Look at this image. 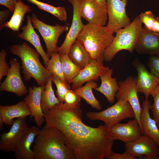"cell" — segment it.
Returning a JSON list of instances; mask_svg holds the SVG:
<instances>
[{"label": "cell", "mask_w": 159, "mask_h": 159, "mask_svg": "<svg viewBox=\"0 0 159 159\" xmlns=\"http://www.w3.org/2000/svg\"><path fill=\"white\" fill-rule=\"evenodd\" d=\"M46 124L60 130L67 146L76 159H108L114 142L105 125L89 126L82 122L80 107L72 108L60 103L44 113Z\"/></svg>", "instance_id": "cell-1"}, {"label": "cell", "mask_w": 159, "mask_h": 159, "mask_svg": "<svg viewBox=\"0 0 159 159\" xmlns=\"http://www.w3.org/2000/svg\"><path fill=\"white\" fill-rule=\"evenodd\" d=\"M32 150L34 159H76L65 144L63 133L46 124L36 137Z\"/></svg>", "instance_id": "cell-2"}, {"label": "cell", "mask_w": 159, "mask_h": 159, "mask_svg": "<svg viewBox=\"0 0 159 159\" xmlns=\"http://www.w3.org/2000/svg\"><path fill=\"white\" fill-rule=\"evenodd\" d=\"M11 53L19 57L21 61V67L26 81L34 79L39 85L44 86L52 74L42 64L39 59L40 54L26 42L14 44L10 48Z\"/></svg>", "instance_id": "cell-3"}, {"label": "cell", "mask_w": 159, "mask_h": 159, "mask_svg": "<svg viewBox=\"0 0 159 159\" xmlns=\"http://www.w3.org/2000/svg\"><path fill=\"white\" fill-rule=\"evenodd\" d=\"M106 26L90 23L85 25L77 40L84 46L92 59L103 64L106 49L114 38Z\"/></svg>", "instance_id": "cell-4"}, {"label": "cell", "mask_w": 159, "mask_h": 159, "mask_svg": "<svg viewBox=\"0 0 159 159\" xmlns=\"http://www.w3.org/2000/svg\"><path fill=\"white\" fill-rule=\"evenodd\" d=\"M143 27L138 16L128 25L117 30L112 43L105 50L104 60L111 61L118 52L122 50L132 53Z\"/></svg>", "instance_id": "cell-5"}, {"label": "cell", "mask_w": 159, "mask_h": 159, "mask_svg": "<svg viewBox=\"0 0 159 159\" xmlns=\"http://www.w3.org/2000/svg\"><path fill=\"white\" fill-rule=\"evenodd\" d=\"M86 115L91 120L103 122L105 125L109 128L124 120L135 117L130 104L124 99L117 100L115 104L102 111L88 112Z\"/></svg>", "instance_id": "cell-6"}, {"label": "cell", "mask_w": 159, "mask_h": 159, "mask_svg": "<svg viewBox=\"0 0 159 159\" xmlns=\"http://www.w3.org/2000/svg\"><path fill=\"white\" fill-rule=\"evenodd\" d=\"M31 17L34 27L39 32L44 40L47 54L50 58L52 53L56 52L59 38L62 34L68 31V25L57 24L54 26L47 24L39 19L34 13L32 14Z\"/></svg>", "instance_id": "cell-7"}, {"label": "cell", "mask_w": 159, "mask_h": 159, "mask_svg": "<svg viewBox=\"0 0 159 159\" xmlns=\"http://www.w3.org/2000/svg\"><path fill=\"white\" fill-rule=\"evenodd\" d=\"M127 2V0H106L108 20L106 26L110 32L114 33L131 23L126 11Z\"/></svg>", "instance_id": "cell-8"}, {"label": "cell", "mask_w": 159, "mask_h": 159, "mask_svg": "<svg viewBox=\"0 0 159 159\" xmlns=\"http://www.w3.org/2000/svg\"><path fill=\"white\" fill-rule=\"evenodd\" d=\"M118 83L119 89L116 94L115 98L117 100H125L129 103L135 113V119L138 120L141 128L140 117L142 108L138 95L136 77L129 76Z\"/></svg>", "instance_id": "cell-9"}, {"label": "cell", "mask_w": 159, "mask_h": 159, "mask_svg": "<svg viewBox=\"0 0 159 159\" xmlns=\"http://www.w3.org/2000/svg\"><path fill=\"white\" fill-rule=\"evenodd\" d=\"M126 152L138 159H159V147L150 137L142 134L136 140L125 144Z\"/></svg>", "instance_id": "cell-10"}, {"label": "cell", "mask_w": 159, "mask_h": 159, "mask_svg": "<svg viewBox=\"0 0 159 159\" xmlns=\"http://www.w3.org/2000/svg\"><path fill=\"white\" fill-rule=\"evenodd\" d=\"M28 127L26 117L14 120L10 130L4 132L0 136V149L5 152H14Z\"/></svg>", "instance_id": "cell-11"}, {"label": "cell", "mask_w": 159, "mask_h": 159, "mask_svg": "<svg viewBox=\"0 0 159 159\" xmlns=\"http://www.w3.org/2000/svg\"><path fill=\"white\" fill-rule=\"evenodd\" d=\"M10 67L4 81L1 83L0 90L12 92L21 97L26 94L28 90L22 79L19 62L15 58L10 60Z\"/></svg>", "instance_id": "cell-12"}, {"label": "cell", "mask_w": 159, "mask_h": 159, "mask_svg": "<svg viewBox=\"0 0 159 159\" xmlns=\"http://www.w3.org/2000/svg\"><path fill=\"white\" fill-rule=\"evenodd\" d=\"M72 5L73 14L72 24L62 45L58 47L56 52L60 54H67L72 44L76 40L80 33L83 29L80 8L82 0H68Z\"/></svg>", "instance_id": "cell-13"}, {"label": "cell", "mask_w": 159, "mask_h": 159, "mask_svg": "<svg viewBox=\"0 0 159 159\" xmlns=\"http://www.w3.org/2000/svg\"><path fill=\"white\" fill-rule=\"evenodd\" d=\"M80 13L82 18L88 23L104 26L107 23V6L96 0H82Z\"/></svg>", "instance_id": "cell-14"}, {"label": "cell", "mask_w": 159, "mask_h": 159, "mask_svg": "<svg viewBox=\"0 0 159 159\" xmlns=\"http://www.w3.org/2000/svg\"><path fill=\"white\" fill-rule=\"evenodd\" d=\"M109 130L114 140H120L125 144L135 141L143 134L139 122L135 119L126 123L118 122L109 128Z\"/></svg>", "instance_id": "cell-15"}, {"label": "cell", "mask_w": 159, "mask_h": 159, "mask_svg": "<svg viewBox=\"0 0 159 159\" xmlns=\"http://www.w3.org/2000/svg\"><path fill=\"white\" fill-rule=\"evenodd\" d=\"M132 64L138 73L136 83L138 92L143 93L145 98H148L159 84V78L148 71L144 64L138 59H135Z\"/></svg>", "instance_id": "cell-16"}, {"label": "cell", "mask_w": 159, "mask_h": 159, "mask_svg": "<svg viewBox=\"0 0 159 159\" xmlns=\"http://www.w3.org/2000/svg\"><path fill=\"white\" fill-rule=\"evenodd\" d=\"M109 69L108 67L104 66L103 64L92 59L89 63L81 70L72 81V90L81 87L85 82L97 80L102 74Z\"/></svg>", "instance_id": "cell-17"}, {"label": "cell", "mask_w": 159, "mask_h": 159, "mask_svg": "<svg viewBox=\"0 0 159 159\" xmlns=\"http://www.w3.org/2000/svg\"><path fill=\"white\" fill-rule=\"evenodd\" d=\"M135 50L139 54L159 55V33L143 27Z\"/></svg>", "instance_id": "cell-18"}, {"label": "cell", "mask_w": 159, "mask_h": 159, "mask_svg": "<svg viewBox=\"0 0 159 159\" xmlns=\"http://www.w3.org/2000/svg\"><path fill=\"white\" fill-rule=\"evenodd\" d=\"M44 86H30L28 94L24 98V100L29 107L37 126L40 127L45 121L44 114L41 105V98L42 92Z\"/></svg>", "instance_id": "cell-19"}, {"label": "cell", "mask_w": 159, "mask_h": 159, "mask_svg": "<svg viewBox=\"0 0 159 159\" xmlns=\"http://www.w3.org/2000/svg\"><path fill=\"white\" fill-rule=\"evenodd\" d=\"M151 105L148 98H145L143 102L140 117L141 128L143 134L153 139L159 147V129L155 121L150 117Z\"/></svg>", "instance_id": "cell-20"}, {"label": "cell", "mask_w": 159, "mask_h": 159, "mask_svg": "<svg viewBox=\"0 0 159 159\" xmlns=\"http://www.w3.org/2000/svg\"><path fill=\"white\" fill-rule=\"evenodd\" d=\"M21 32L19 33L18 37L21 39L27 41L31 44L39 54L47 67L50 58L44 50L42 46L39 36L35 30L32 24L31 16H27V23L21 28Z\"/></svg>", "instance_id": "cell-21"}, {"label": "cell", "mask_w": 159, "mask_h": 159, "mask_svg": "<svg viewBox=\"0 0 159 159\" xmlns=\"http://www.w3.org/2000/svg\"><path fill=\"white\" fill-rule=\"evenodd\" d=\"M38 127L32 126L29 128L21 138L14 152V158L17 159H34V153L31 148V145L39 132Z\"/></svg>", "instance_id": "cell-22"}, {"label": "cell", "mask_w": 159, "mask_h": 159, "mask_svg": "<svg viewBox=\"0 0 159 159\" xmlns=\"http://www.w3.org/2000/svg\"><path fill=\"white\" fill-rule=\"evenodd\" d=\"M31 115V112L24 100L12 105L0 106V117L6 125H12L14 118L26 117Z\"/></svg>", "instance_id": "cell-23"}, {"label": "cell", "mask_w": 159, "mask_h": 159, "mask_svg": "<svg viewBox=\"0 0 159 159\" xmlns=\"http://www.w3.org/2000/svg\"><path fill=\"white\" fill-rule=\"evenodd\" d=\"M113 70L109 69L100 77L101 81L100 86L94 90L103 94L110 103L115 100L116 94L118 90L119 85L115 77H112Z\"/></svg>", "instance_id": "cell-24"}, {"label": "cell", "mask_w": 159, "mask_h": 159, "mask_svg": "<svg viewBox=\"0 0 159 159\" xmlns=\"http://www.w3.org/2000/svg\"><path fill=\"white\" fill-rule=\"evenodd\" d=\"M67 54L72 61L82 69L85 67L92 59L83 45L77 40L71 46Z\"/></svg>", "instance_id": "cell-25"}, {"label": "cell", "mask_w": 159, "mask_h": 159, "mask_svg": "<svg viewBox=\"0 0 159 159\" xmlns=\"http://www.w3.org/2000/svg\"><path fill=\"white\" fill-rule=\"evenodd\" d=\"M32 10L31 7L25 4L21 0H18L13 15L10 20L6 23L5 27L18 32L25 15Z\"/></svg>", "instance_id": "cell-26"}, {"label": "cell", "mask_w": 159, "mask_h": 159, "mask_svg": "<svg viewBox=\"0 0 159 159\" xmlns=\"http://www.w3.org/2000/svg\"><path fill=\"white\" fill-rule=\"evenodd\" d=\"M98 85L95 81L87 82L85 85L73 90L78 95L83 99L87 103L93 108L98 110L102 108L99 101L96 99L93 92L92 89H95L98 87Z\"/></svg>", "instance_id": "cell-27"}, {"label": "cell", "mask_w": 159, "mask_h": 159, "mask_svg": "<svg viewBox=\"0 0 159 159\" xmlns=\"http://www.w3.org/2000/svg\"><path fill=\"white\" fill-rule=\"evenodd\" d=\"M50 77L45 85L41 95V105L44 113H45L60 102L55 95Z\"/></svg>", "instance_id": "cell-28"}, {"label": "cell", "mask_w": 159, "mask_h": 159, "mask_svg": "<svg viewBox=\"0 0 159 159\" xmlns=\"http://www.w3.org/2000/svg\"><path fill=\"white\" fill-rule=\"evenodd\" d=\"M60 57L65 80L68 83H71L82 69L72 61L67 54H60Z\"/></svg>", "instance_id": "cell-29"}, {"label": "cell", "mask_w": 159, "mask_h": 159, "mask_svg": "<svg viewBox=\"0 0 159 159\" xmlns=\"http://www.w3.org/2000/svg\"><path fill=\"white\" fill-rule=\"evenodd\" d=\"M36 5L40 10L48 12L61 21L67 22V14L65 8L62 6L55 7L37 0H26Z\"/></svg>", "instance_id": "cell-30"}, {"label": "cell", "mask_w": 159, "mask_h": 159, "mask_svg": "<svg viewBox=\"0 0 159 159\" xmlns=\"http://www.w3.org/2000/svg\"><path fill=\"white\" fill-rule=\"evenodd\" d=\"M50 57L46 68L52 75L56 76L62 81L67 82L64 77L60 54L57 52H54L52 54Z\"/></svg>", "instance_id": "cell-31"}, {"label": "cell", "mask_w": 159, "mask_h": 159, "mask_svg": "<svg viewBox=\"0 0 159 159\" xmlns=\"http://www.w3.org/2000/svg\"><path fill=\"white\" fill-rule=\"evenodd\" d=\"M51 78L57 87L56 93L57 98L60 103H64L65 96L67 92L71 89L69 84L62 81L56 76L53 75H52Z\"/></svg>", "instance_id": "cell-32"}, {"label": "cell", "mask_w": 159, "mask_h": 159, "mask_svg": "<svg viewBox=\"0 0 159 159\" xmlns=\"http://www.w3.org/2000/svg\"><path fill=\"white\" fill-rule=\"evenodd\" d=\"M151 95L153 98L154 103L151 105L150 110L152 112L153 118L159 127V84L151 92Z\"/></svg>", "instance_id": "cell-33"}, {"label": "cell", "mask_w": 159, "mask_h": 159, "mask_svg": "<svg viewBox=\"0 0 159 159\" xmlns=\"http://www.w3.org/2000/svg\"><path fill=\"white\" fill-rule=\"evenodd\" d=\"M82 97L77 95L72 90H69L64 97V103L66 105L72 108L80 107L81 105L80 102Z\"/></svg>", "instance_id": "cell-34"}, {"label": "cell", "mask_w": 159, "mask_h": 159, "mask_svg": "<svg viewBox=\"0 0 159 159\" xmlns=\"http://www.w3.org/2000/svg\"><path fill=\"white\" fill-rule=\"evenodd\" d=\"M143 26L147 29L151 31L154 23L155 18L154 14L150 11L141 12L138 16Z\"/></svg>", "instance_id": "cell-35"}, {"label": "cell", "mask_w": 159, "mask_h": 159, "mask_svg": "<svg viewBox=\"0 0 159 159\" xmlns=\"http://www.w3.org/2000/svg\"><path fill=\"white\" fill-rule=\"evenodd\" d=\"M148 66L150 70V72L159 78V55H149L148 59Z\"/></svg>", "instance_id": "cell-36"}, {"label": "cell", "mask_w": 159, "mask_h": 159, "mask_svg": "<svg viewBox=\"0 0 159 159\" xmlns=\"http://www.w3.org/2000/svg\"><path fill=\"white\" fill-rule=\"evenodd\" d=\"M7 53L4 49H2L0 52V81L3 77L6 76L10 69L6 60Z\"/></svg>", "instance_id": "cell-37"}, {"label": "cell", "mask_w": 159, "mask_h": 159, "mask_svg": "<svg viewBox=\"0 0 159 159\" xmlns=\"http://www.w3.org/2000/svg\"><path fill=\"white\" fill-rule=\"evenodd\" d=\"M137 157L126 151L122 153L113 152L108 159H137Z\"/></svg>", "instance_id": "cell-38"}, {"label": "cell", "mask_w": 159, "mask_h": 159, "mask_svg": "<svg viewBox=\"0 0 159 159\" xmlns=\"http://www.w3.org/2000/svg\"><path fill=\"white\" fill-rule=\"evenodd\" d=\"M10 13L9 10L4 9L0 11V30H2L5 27L6 21L8 19Z\"/></svg>", "instance_id": "cell-39"}, {"label": "cell", "mask_w": 159, "mask_h": 159, "mask_svg": "<svg viewBox=\"0 0 159 159\" xmlns=\"http://www.w3.org/2000/svg\"><path fill=\"white\" fill-rule=\"evenodd\" d=\"M18 0H0V4L7 8L9 11L13 13Z\"/></svg>", "instance_id": "cell-40"}, {"label": "cell", "mask_w": 159, "mask_h": 159, "mask_svg": "<svg viewBox=\"0 0 159 159\" xmlns=\"http://www.w3.org/2000/svg\"><path fill=\"white\" fill-rule=\"evenodd\" d=\"M151 31L159 33V16L155 17V21Z\"/></svg>", "instance_id": "cell-41"}, {"label": "cell", "mask_w": 159, "mask_h": 159, "mask_svg": "<svg viewBox=\"0 0 159 159\" xmlns=\"http://www.w3.org/2000/svg\"><path fill=\"white\" fill-rule=\"evenodd\" d=\"M100 4L106 6V0H96Z\"/></svg>", "instance_id": "cell-42"}, {"label": "cell", "mask_w": 159, "mask_h": 159, "mask_svg": "<svg viewBox=\"0 0 159 159\" xmlns=\"http://www.w3.org/2000/svg\"><path fill=\"white\" fill-rule=\"evenodd\" d=\"M4 123L1 118L0 117V130L2 129Z\"/></svg>", "instance_id": "cell-43"}, {"label": "cell", "mask_w": 159, "mask_h": 159, "mask_svg": "<svg viewBox=\"0 0 159 159\" xmlns=\"http://www.w3.org/2000/svg\"><path fill=\"white\" fill-rule=\"evenodd\" d=\"M158 84H159V78H158Z\"/></svg>", "instance_id": "cell-44"}]
</instances>
